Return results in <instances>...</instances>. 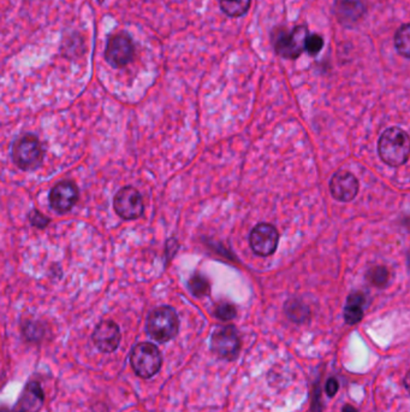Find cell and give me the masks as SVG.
Wrapping results in <instances>:
<instances>
[{
  "label": "cell",
  "instance_id": "obj_17",
  "mask_svg": "<svg viewBox=\"0 0 410 412\" xmlns=\"http://www.w3.org/2000/svg\"><path fill=\"white\" fill-rule=\"evenodd\" d=\"M409 24H403L396 33L395 37V46L400 55L403 56L404 58L410 57V35Z\"/></svg>",
  "mask_w": 410,
  "mask_h": 412
},
{
  "label": "cell",
  "instance_id": "obj_7",
  "mask_svg": "<svg viewBox=\"0 0 410 412\" xmlns=\"http://www.w3.org/2000/svg\"><path fill=\"white\" fill-rule=\"evenodd\" d=\"M134 57V44L126 33H117L110 37L106 44L105 58L113 68H122Z\"/></svg>",
  "mask_w": 410,
  "mask_h": 412
},
{
  "label": "cell",
  "instance_id": "obj_1",
  "mask_svg": "<svg viewBox=\"0 0 410 412\" xmlns=\"http://www.w3.org/2000/svg\"><path fill=\"white\" fill-rule=\"evenodd\" d=\"M409 149V136L401 128H388L379 139V156L390 167H401L406 163Z\"/></svg>",
  "mask_w": 410,
  "mask_h": 412
},
{
  "label": "cell",
  "instance_id": "obj_23",
  "mask_svg": "<svg viewBox=\"0 0 410 412\" xmlns=\"http://www.w3.org/2000/svg\"><path fill=\"white\" fill-rule=\"evenodd\" d=\"M29 220H31L33 226H39V228H45L50 223L49 218L45 217L42 213L36 211V210L29 215Z\"/></svg>",
  "mask_w": 410,
  "mask_h": 412
},
{
  "label": "cell",
  "instance_id": "obj_11",
  "mask_svg": "<svg viewBox=\"0 0 410 412\" xmlns=\"http://www.w3.org/2000/svg\"><path fill=\"white\" fill-rule=\"evenodd\" d=\"M77 200H78V190L75 183L72 182H59L51 190V208H53L55 213H69L75 206Z\"/></svg>",
  "mask_w": 410,
  "mask_h": 412
},
{
  "label": "cell",
  "instance_id": "obj_6",
  "mask_svg": "<svg viewBox=\"0 0 410 412\" xmlns=\"http://www.w3.org/2000/svg\"><path fill=\"white\" fill-rule=\"evenodd\" d=\"M211 349L216 357L234 361L241 349V339L234 326L216 328L211 338Z\"/></svg>",
  "mask_w": 410,
  "mask_h": 412
},
{
  "label": "cell",
  "instance_id": "obj_12",
  "mask_svg": "<svg viewBox=\"0 0 410 412\" xmlns=\"http://www.w3.org/2000/svg\"><path fill=\"white\" fill-rule=\"evenodd\" d=\"M93 343L104 354L116 351L121 343L119 327L113 321L100 322L93 333Z\"/></svg>",
  "mask_w": 410,
  "mask_h": 412
},
{
  "label": "cell",
  "instance_id": "obj_21",
  "mask_svg": "<svg viewBox=\"0 0 410 412\" xmlns=\"http://www.w3.org/2000/svg\"><path fill=\"white\" fill-rule=\"evenodd\" d=\"M216 316L221 321H230L236 316V308L232 304H219L216 308Z\"/></svg>",
  "mask_w": 410,
  "mask_h": 412
},
{
  "label": "cell",
  "instance_id": "obj_15",
  "mask_svg": "<svg viewBox=\"0 0 410 412\" xmlns=\"http://www.w3.org/2000/svg\"><path fill=\"white\" fill-rule=\"evenodd\" d=\"M365 303V295L361 292H354L349 295L344 308V320L348 324H357L362 320Z\"/></svg>",
  "mask_w": 410,
  "mask_h": 412
},
{
  "label": "cell",
  "instance_id": "obj_5",
  "mask_svg": "<svg viewBox=\"0 0 410 412\" xmlns=\"http://www.w3.org/2000/svg\"><path fill=\"white\" fill-rule=\"evenodd\" d=\"M130 363L136 375L142 379H151L162 368V354L153 344L141 343L131 351Z\"/></svg>",
  "mask_w": 410,
  "mask_h": 412
},
{
  "label": "cell",
  "instance_id": "obj_4",
  "mask_svg": "<svg viewBox=\"0 0 410 412\" xmlns=\"http://www.w3.org/2000/svg\"><path fill=\"white\" fill-rule=\"evenodd\" d=\"M308 31L303 26L293 28L288 32L284 28H277L272 34V42L275 52L284 58H298L305 51Z\"/></svg>",
  "mask_w": 410,
  "mask_h": 412
},
{
  "label": "cell",
  "instance_id": "obj_3",
  "mask_svg": "<svg viewBox=\"0 0 410 412\" xmlns=\"http://www.w3.org/2000/svg\"><path fill=\"white\" fill-rule=\"evenodd\" d=\"M45 151L35 135L26 134L15 141L12 146V159L22 170H35L44 160Z\"/></svg>",
  "mask_w": 410,
  "mask_h": 412
},
{
  "label": "cell",
  "instance_id": "obj_8",
  "mask_svg": "<svg viewBox=\"0 0 410 412\" xmlns=\"http://www.w3.org/2000/svg\"><path fill=\"white\" fill-rule=\"evenodd\" d=\"M113 206L118 216L128 221L141 217L144 210L140 192L131 186L124 187L118 192L113 200Z\"/></svg>",
  "mask_w": 410,
  "mask_h": 412
},
{
  "label": "cell",
  "instance_id": "obj_25",
  "mask_svg": "<svg viewBox=\"0 0 410 412\" xmlns=\"http://www.w3.org/2000/svg\"><path fill=\"white\" fill-rule=\"evenodd\" d=\"M342 412H357V409L352 406V405H345L344 408H343Z\"/></svg>",
  "mask_w": 410,
  "mask_h": 412
},
{
  "label": "cell",
  "instance_id": "obj_19",
  "mask_svg": "<svg viewBox=\"0 0 410 412\" xmlns=\"http://www.w3.org/2000/svg\"><path fill=\"white\" fill-rule=\"evenodd\" d=\"M189 288L193 292V295H196V297H203V295H206L210 292L208 282L200 275H196L190 280Z\"/></svg>",
  "mask_w": 410,
  "mask_h": 412
},
{
  "label": "cell",
  "instance_id": "obj_14",
  "mask_svg": "<svg viewBox=\"0 0 410 412\" xmlns=\"http://www.w3.org/2000/svg\"><path fill=\"white\" fill-rule=\"evenodd\" d=\"M365 8L360 0H339L336 5L339 21L347 26L357 22L362 17Z\"/></svg>",
  "mask_w": 410,
  "mask_h": 412
},
{
  "label": "cell",
  "instance_id": "obj_18",
  "mask_svg": "<svg viewBox=\"0 0 410 412\" xmlns=\"http://www.w3.org/2000/svg\"><path fill=\"white\" fill-rule=\"evenodd\" d=\"M388 272L386 267H375L370 269L368 274H367V279L370 280V283L377 287H384L388 281Z\"/></svg>",
  "mask_w": 410,
  "mask_h": 412
},
{
  "label": "cell",
  "instance_id": "obj_22",
  "mask_svg": "<svg viewBox=\"0 0 410 412\" xmlns=\"http://www.w3.org/2000/svg\"><path fill=\"white\" fill-rule=\"evenodd\" d=\"M300 311H305V308H303V306H298V304H288V306H287V313H288L289 318H291L293 321H303L305 313H300Z\"/></svg>",
  "mask_w": 410,
  "mask_h": 412
},
{
  "label": "cell",
  "instance_id": "obj_13",
  "mask_svg": "<svg viewBox=\"0 0 410 412\" xmlns=\"http://www.w3.org/2000/svg\"><path fill=\"white\" fill-rule=\"evenodd\" d=\"M44 403V392L40 385L31 382L23 392L21 400L18 402L15 412H37Z\"/></svg>",
  "mask_w": 410,
  "mask_h": 412
},
{
  "label": "cell",
  "instance_id": "obj_16",
  "mask_svg": "<svg viewBox=\"0 0 410 412\" xmlns=\"http://www.w3.org/2000/svg\"><path fill=\"white\" fill-rule=\"evenodd\" d=\"M250 3L252 0H221V8L228 16L239 17L248 11Z\"/></svg>",
  "mask_w": 410,
  "mask_h": 412
},
{
  "label": "cell",
  "instance_id": "obj_24",
  "mask_svg": "<svg viewBox=\"0 0 410 412\" xmlns=\"http://www.w3.org/2000/svg\"><path fill=\"white\" fill-rule=\"evenodd\" d=\"M339 390V381L334 379V377H331L327 382H326V393L329 397H334V394L337 393Z\"/></svg>",
  "mask_w": 410,
  "mask_h": 412
},
{
  "label": "cell",
  "instance_id": "obj_20",
  "mask_svg": "<svg viewBox=\"0 0 410 412\" xmlns=\"http://www.w3.org/2000/svg\"><path fill=\"white\" fill-rule=\"evenodd\" d=\"M323 46H324V39L318 34H313L307 37L305 50L311 56H316L321 52Z\"/></svg>",
  "mask_w": 410,
  "mask_h": 412
},
{
  "label": "cell",
  "instance_id": "obj_2",
  "mask_svg": "<svg viewBox=\"0 0 410 412\" xmlns=\"http://www.w3.org/2000/svg\"><path fill=\"white\" fill-rule=\"evenodd\" d=\"M180 331V320L176 311L170 306H160L153 310L147 320V333L158 343H167Z\"/></svg>",
  "mask_w": 410,
  "mask_h": 412
},
{
  "label": "cell",
  "instance_id": "obj_10",
  "mask_svg": "<svg viewBox=\"0 0 410 412\" xmlns=\"http://www.w3.org/2000/svg\"><path fill=\"white\" fill-rule=\"evenodd\" d=\"M330 190L334 199L348 203L352 201L359 193V181L352 172L341 170L331 179Z\"/></svg>",
  "mask_w": 410,
  "mask_h": 412
},
{
  "label": "cell",
  "instance_id": "obj_9",
  "mask_svg": "<svg viewBox=\"0 0 410 412\" xmlns=\"http://www.w3.org/2000/svg\"><path fill=\"white\" fill-rule=\"evenodd\" d=\"M278 231L270 223L257 224L249 236L253 251L262 257H266L275 252L278 245Z\"/></svg>",
  "mask_w": 410,
  "mask_h": 412
},
{
  "label": "cell",
  "instance_id": "obj_26",
  "mask_svg": "<svg viewBox=\"0 0 410 412\" xmlns=\"http://www.w3.org/2000/svg\"><path fill=\"white\" fill-rule=\"evenodd\" d=\"M100 3H101V1H103V0H99Z\"/></svg>",
  "mask_w": 410,
  "mask_h": 412
}]
</instances>
